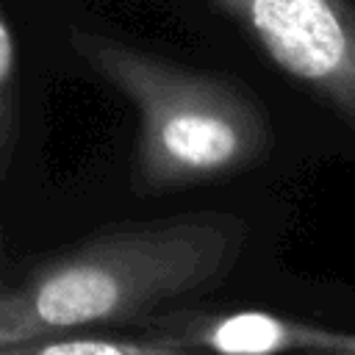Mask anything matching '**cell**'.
<instances>
[{
	"label": "cell",
	"instance_id": "1",
	"mask_svg": "<svg viewBox=\"0 0 355 355\" xmlns=\"http://www.w3.org/2000/svg\"><path fill=\"white\" fill-rule=\"evenodd\" d=\"M236 214L191 211L97 233L0 288V352L42 336L130 322L216 286L247 250Z\"/></svg>",
	"mask_w": 355,
	"mask_h": 355
},
{
	"label": "cell",
	"instance_id": "2",
	"mask_svg": "<svg viewBox=\"0 0 355 355\" xmlns=\"http://www.w3.org/2000/svg\"><path fill=\"white\" fill-rule=\"evenodd\" d=\"M67 39L72 53L139 114L136 194L153 197L227 180L272 153L269 114L247 86L108 33L72 28Z\"/></svg>",
	"mask_w": 355,
	"mask_h": 355
},
{
	"label": "cell",
	"instance_id": "3",
	"mask_svg": "<svg viewBox=\"0 0 355 355\" xmlns=\"http://www.w3.org/2000/svg\"><path fill=\"white\" fill-rule=\"evenodd\" d=\"M258 47L355 130V6L349 0H216Z\"/></svg>",
	"mask_w": 355,
	"mask_h": 355
},
{
	"label": "cell",
	"instance_id": "4",
	"mask_svg": "<svg viewBox=\"0 0 355 355\" xmlns=\"http://www.w3.org/2000/svg\"><path fill=\"white\" fill-rule=\"evenodd\" d=\"M153 333L175 341L183 352H283V349H322V352H352L355 333L327 330L297 319H283L269 311L236 308V311H178L153 322Z\"/></svg>",
	"mask_w": 355,
	"mask_h": 355
},
{
	"label": "cell",
	"instance_id": "5",
	"mask_svg": "<svg viewBox=\"0 0 355 355\" xmlns=\"http://www.w3.org/2000/svg\"><path fill=\"white\" fill-rule=\"evenodd\" d=\"M11 352L31 355H178L183 352L175 341L158 333H97L92 327L67 330L55 336H42L28 344H19Z\"/></svg>",
	"mask_w": 355,
	"mask_h": 355
},
{
	"label": "cell",
	"instance_id": "6",
	"mask_svg": "<svg viewBox=\"0 0 355 355\" xmlns=\"http://www.w3.org/2000/svg\"><path fill=\"white\" fill-rule=\"evenodd\" d=\"M22 141V72L11 19L0 3V183L11 175Z\"/></svg>",
	"mask_w": 355,
	"mask_h": 355
},
{
	"label": "cell",
	"instance_id": "7",
	"mask_svg": "<svg viewBox=\"0 0 355 355\" xmlns=\"http://www.w3.org/2000/svg\"><path fill=\"white\" fill-rule=\"evenodd\" d=\"M0 288H3V280H0Z\"/></svg>",
	"mask_w": 355,
	"mask_h": 355
}]
</instances>
